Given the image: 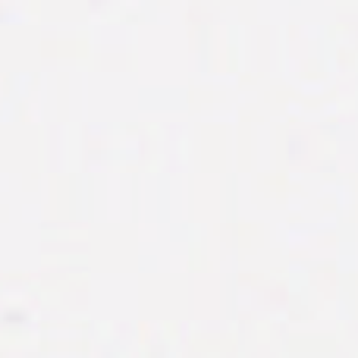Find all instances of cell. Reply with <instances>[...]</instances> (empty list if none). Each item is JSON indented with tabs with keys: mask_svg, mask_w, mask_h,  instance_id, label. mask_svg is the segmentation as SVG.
<instances>
[]
</instances>
